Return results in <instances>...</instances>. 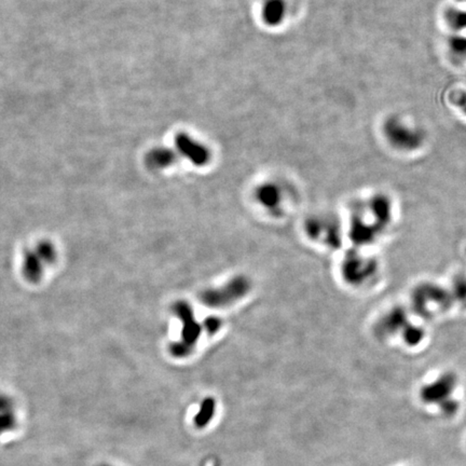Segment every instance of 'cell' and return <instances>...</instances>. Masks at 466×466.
<instances>
[{"instance_id":"d6986e66","label":"cell","mask_w":466,"mask_h":466,"mask_svg":"<svg viewBox=\"0 0 466 466\" xmlns=\"http://www.w3.org/2000/svg\"><path fill=\"white\" fill-rule=\"evenodd\" d=\"M455 3L460 4V5H466V0H455Z\"/></svg>"},{"instance_id":"ac0fdd59","label":"cell","mask_w":466,"mask_h":466,"mask_svg":"<svg viewBox=\"0 0 466 466\" xmlns=\"http://www.w3.org/2000/svg\"><path fill=\"white\" fill-rule=\"evenodd\" d=\"M203 327L208 334H211V335L216 334V332H219V329H221V319L215 317H208V319H206V322H204Z\"/></svg>"},{"instance_id":"9c48e42d","label":"cell","mask_w":466,"mask_h":466,"mask_svg":"<svg viewBox=\"0 0 466 466\" xmlns=\"http://www.w3.org/2000/svg\"><path fill=\"white\" fill-rule=\"evenodd\" d=\"M255 196L260 206L269 210H277L282 201L281 189L273 183H265L259 186L255 192Z\"/></svg>"},{"instance_id":"2e32d148","label":"cell","mask_w":466,"mask_h":466,"mask_svg":"<svg viewBox=\"0 0 466 466\" xmlns=\"http://www.w3.org/2000/svg\"><path fill=\"white\" fill-rule=\"evenodd\" d=\"M213 411H214V402H213L212 399H206V401L202 403L201 408H200L198 415H196V425H204V424L210 420V418L212 417Z\"/></svg>"},{"instance_id":"5b68a950","label":"cell","mask_w":466,"mask_h":466,"mask_svg":"<svg viewBox=\"0 0 466 466\" xmlns=\"http://www.w3.org/2000/svg\"><path fill=\"white\" fill-rule=\"evenodd\" d=\"M375 270L373 261L365 260L359 255L350 254L344 258L342 263V275L344 280L350 284H361L367 277H371Z\"/></svg>"},{"instance_id":"4fadbf2b","label":"cell","mask_w":466,"mask_h":466,"mask_svg":"<svg viewBox=\"0 0 466 466\" xmlns=\"http://www.w3.org/2000/svg\"><path fill=\"white\" fill-rule=\"evenodd\" d=\"M43 261L35 250H26L23 259V275L27 281L37 283L43 277Z\"/></svg>"},{"instance_id":"8992f818","label":"cell","mask_w":466,"mask_h":466,"mask_svg":"<svg viewBox=\"0 0 466 466\" xmlns=\"http://www.w3.org/2000/svg\"><path fill=\"white\" fill-rule=\"evenodd\" d=\"M452 388L453 384L450 379L442 380L426 388L422 393V398L430 404H440V407H442L443 411H446L447 413H453L457 409V406H455L450 399Z\"/></svg>"},{"instance_id":"6da1fadb","label":"cell","mask_w":466,"mask_h":466,"mask_svg":"<svg viewBox=\"0 0 466 466\" xmlns=\"http://www.w3.org/2000/svg\"><path fill=\"white\" fill-rule=\"evenodd\" d=\"M382 129L388 143L398 152L408 154L419 152L428 142V134L423 127L402 117H388Z\"/></svg>"},{"instance_id":"ffe728a7","label":"cell","mask_w":466,"mask_h":466,"mask_svg":"<svg viewBox=\"0 0 466 466\" xmlns=\"http://www.w3.org/2000/svg\"><path fill=\"white\" fill-rule=\"evenodd\" d=\"M101 466H115V465H112V464H102Z\"/></svg>"},{"instance_id":"e0dca14e","label":"cell","mask_w":466,"mask_h":466,"mask_svg":"<svg viewBox=\"0 0 466 466\" xmlns=\"http://www.w3.org/2000/svg\"><path fill=\"white\" fill-rule=\"evenodd\" d=\"M192 350H194L192 346H188L183 341L173 342L170 346L171 354L175 357H181V359L191 354Z\"/></svg>"},{"instance_id":"7c38bea8","label":"cell","mask_w":466,"mask_h":466,"mask_svg":"<svg viewBox=\"0 0 466 466\" xmlns=\"http://www.w3.org/2000/svg\"><path fill=\"white\" fill-rule=\"evenodd\" d=\"M443 20L451 33H466V5L446 8L443 12Z\"/></svg>"},{"instance_id":"ba28073f","label":"cell","mask_w":466,"mask_h":466,"mask_svg":"<svg viewBox=\"0 0 466 466\" xmlns=\"http://www.w3.org/2000/svg\"><path fill=\"white\" fill-rule=\"evenodd\" d=\"M445 49L451 62L466 64V33H451L445 41Z\"/></svg>"},{"instance_id":"9a60e30c","label":"cell","mask_w":466,"mask_h":466,"mask_svg":"<svg viewBox=\"0 0 466 466\" xmlns=\"http://www.w3.org/2000/svg\"><path fill=\"white\" fill-rule=\"evenodd\" d=\"M451 105L466 118V83L451 93Z\"/></svg>"},{"instance_id":"30bf717a","label":"cell","mask_w":466,"mask_h":466,"mask_svg":"<svg viewBox=\"0 0 466 466\" xmlns=\"http://www.w3.org/2000/svg\"><path fill=\"white\" fill-rule=\"evenodd\" d=\"M287 5L285 0H265L263 7V20L270 27L279 26L285 18Z\"/></svg>"},{"instance_id":"3957f363","label":"cell","mask_w":466,"mask_h":466,"mask_svg":"<svg viewBox=\"0 0 466 466\" xmlns=\"http://www.w3.org/2000/svg\"><path fill=\"white\" fill-rule=\"evenodd\" d=\"M173 311L183 324L181 341L194 348L203 328L196 322L191 306L186 302H177L173 307Z\"/></svg>"},{"instance_id":"277c9868","label":"cell","mask_w":466,"mask_h":466,"mask_svg":"<svg viewBox=\"0 0 466 466\" xmlns=\"http://www.w3.org/2000/svg\"><path fill=\"white\" fill-rule=\"evenodd\" d=\"M175 145L179 154L196 166H204L210 162L211 152L208 148L194 141L186 133H179L175 137Z\"/></svg>"},{"instance_id":"7a4b0ae2","label":"cell","mask_w":466,"mask_h":466,"mask_svg":"<svg viewBox=\"0 0 466 466\" xmlns=\"http://www.w3.org/2000/svg\"><path fill=\"white\" fill-rule=\"evenodd\" d=\"M250 290V280L244 275H238L221 287L204 290L200 299L202 304L208 308H226L244 298Z\"/></svg>"},{"instance_id":"8fae6325","label":"cell","mask_w":466,"mask_h":466,"mask_svg":"<svg viewBox=\"0 0 466 466\" xmlns=\"http://www.w3.org/2000/svg\"><path fill=\"white\" fill-rule=\"evenodd\" d=\"M176 160V154L173 150L158 147L148 152L146 156V165L152 170H162L174 164Z\"/></svg>"},{"instance_id":"52a82bcc","label":"cell","mask_w":466,"mask_h":466,"mask_svg":"<svg viewBox=\"0 0 466 466\" xmlns=\"http://www.w3.org/2000/svg\"><path fill=\"white\" fill-rule=\"evenodd\" d=\"M18 425L16 405L7 395L0 394V438L11 433Z\"/></svg>"},{"instance_id":"5bb4252c","label":"cell","mask_w":466,"mask_h":466,"mask_svg":"<svg viewBox=\"0 0 466 466\" xmlns=\"http://www.w3.org/2000/svg\"><path fill=\"white\" fill-rule=\"evenodd\" d=\"M35 252L37 253V255H38L39 258L41 259V261H43V263L51 265V263H55V248H54L53 244L50 243L49 241H41V243H38V245H37Z\"/></svg>"}]
</instances>
